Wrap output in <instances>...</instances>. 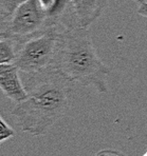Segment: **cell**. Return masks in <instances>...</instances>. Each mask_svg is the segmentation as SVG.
Masks as SVG:
<instances>
[{
  "instance_id": "6da1fadb",
  "label": "cell",
  "mask_w": 147,
  "mask_h": 156,
  "mask_svg": "<svg viewBox=\"0 0 147 156\" xmlns=\"http://www.w3.org/2000/svg\"><path fill=\"white\" fill-rule=\"evenodd\" d=\"M24 84L28 97L14 107L12 115L17 118L22 132L42 136L67 113L73 82L51 66L26 74Z\"/></svg>"
},
{
  "instance_id": "7a4b0ae2",
  "label": "cell",
  "mask_w": 147,
  "mask_h": 156,
  "mask_svg": "<svg viewBox=\"0 0 147 156\" xmlns=\"http://www.w3.org/2000/svg\"><path fill=\"white\" fill-rule=\"evenodd\" d=\"M52 66L73 83L92 86L100 93L108 91L110 71L98 57L88 29L73 27L61 32Z\"/></svg>"
},
{
  "instance_id": "3957f363",
  "label": "cell",
  "mask_w": 147,
  "mask_h": 156,
  "mask_svg": "<svg viewBox=\"0 0 147 156\" xmlns=\"http://www.w3.org/2000/svg\"><path fill=\"white\" fill-rule=\"evenodd\" d=\"M59 35L58 27L53 26L24 40L18 47L14 63L24 74L38 73L51 68Z\"/></svg>"
},
{
  "instance_id": "277c9868",
  "label": "cell",
  "mask_w": 147,
  "mask_h": 156,
  "mask_svg": "<svg viewBox=\"0 0 147 156\" xmlns=\"http://www.w3.org/2000/svg\"><path fill=\"white\" fill-rule=\"evenodd\" d=\"M50 27L53 26L38 0H27L4 21L0 36L13 38L20 44Z\"/></svg>"
},
{
  "instance_id": "5b68a950",
  "label": "cell",
  "mask_w": 147,
  "mask_h": 156,
  "mask_svg": "<svg viewBox=\"0 0 147 156\" xmlns=\"http://www.w3.org/2000/svg\"><path fill=\"white\" fill-rule=\"evenodd\" d=\"M19 71L14 62L0 65V90L15 105L24 101L28 97L26 87L20 79Z\"/></svg>"
},
{
  "instance_id": "8992f818",
  "label": "cell",
  "mask_w": 147,
  "mask_h": 156,
  "mask_svg": "<svg viewBox=\"0 0 147 156\" xmlns=\"http://www.w3.org/2000/svg\"><path fill=\"white\" fill-rule=\"evenodd\" d=\"M75 27L88 29L100 17L107 5V0H70Z\"/></svg>"
},
{
  "instance_id": "52a82bcc",
  "label": "cell",
  "mask_w": 147,
  "mask_h": 156,
  "mask_svg": "<svg viewBox=\"0 0 147 156\" xmlns=\"http://www.w3.org/2000/svg\"><path fill=\"white\" fill-rule=\"evenodd\" d=\"M19 43L13 38L0 36V65L14 62Z\"/></svg>"
},
{
  "instance_id": "ba28073f",
  "label": "cell",
  "mask_w": 147,
  "mask_h": 156,
  "mask_svg": "<svg viewBox=\"0 0 147 156\" xmlns=\"http://www.w3.org/2000/svg\"><path fill=\"white\" fill-rule=\"evenodd\" d=\"M27 0H0V14L6 20L15 10Z\"/></svg>"
},
{
  "instance_id": "9c48e42d",
  "label": "cell",
  "mask_w": 147,
  "mask_h": 156,
  "mask_svg": "<svg viewBox=\"0 0 147 156\" xmlns=\"http://www.w3.org/2000/svg\"><path fill=\"white\" fill-rule=\"evenodd\" d=\"M14 136H15V131L0 116V143H3Z\"/></svg>"
},
{
  "instance_id": "30bf717a",
  "label": "cell",
  "mask_w": 147,
  "mask_h": 156,
  "mask_svg": "<svg viewBox=\"0 0 147 156\" xmlns=\"http://www.w3.org/2000/svg\"><path fill=\"white\" fill-rule=\"evenodd\" d=\"M95 156H125L123 153L114 150H101L95 154Z\"/></svg>"
},
{
  "instance_id": "8fae6325",
  "label": "cell",
  "mask_w": 147,
  "mask_h": 156,
  "mask_svg": "<svg viewBox=\"0 0 147 156\" xmlns=\"http://www.w3.org/2000/svg\"><path fill=\"white\" fill-rule=\"evenodd\" d=\"M138 14L144 16V17H147V1L140 4L139 9H138Z\"/></svg>"
},
{
  "instance_id": "7c38bea8",
  "label": "cell",
  "mask_w": 147,
  "mask_h": 156,
  "mask_svg": "<svg viewBox=\"0 0 147 156\" xmlns=\"http://www.w3.org/2000/svg\"><path fill=\"white\" fill-rule=\"evenodd\" d=\"M4 21H6V20L3 19V17H2V16H1V14H0V33H1V32H2V30H3Z\"/></svg>"
},
{
  "instance_id": "4fadbf2b",
  "label": "cell",
  "mask_w": 147,
  "mask_h": 156,
  "mask_svg": "<svg viewBox=\"0 0 147 156\" xmlns=\"http://www.w3.org/2000/svg\"><path fill=\"white\" fill-rule=\"evenodd\" d=\"M135 2H138V3H144V2H146V0H134Z\"/></svg>"
},
{
  "instance_id": "5bb4252c",
  "label": "cell",
  "mask_w": 147,
  "mask_h": 156,
  "mask_svg": "<svg viewBox=\"0 0 147 156\" xmlns=\"http://www.w3.org/2000/svg\"><path fill=\"white\" fill-rule=\"evenodd\" d=\"M144 156H147V151H146V153H145V154H144Z\"/></svg>"
}]
</instances>
